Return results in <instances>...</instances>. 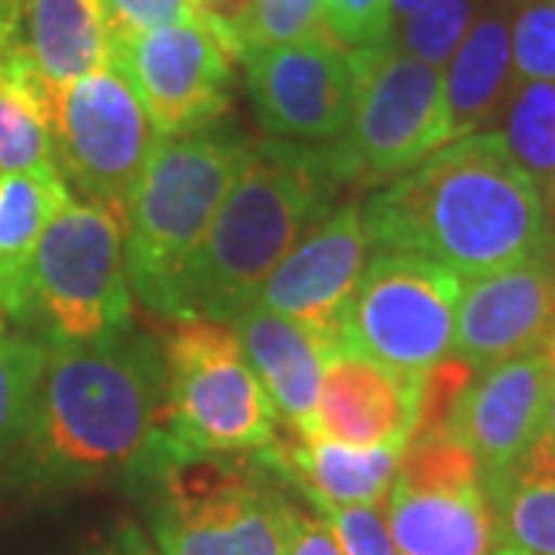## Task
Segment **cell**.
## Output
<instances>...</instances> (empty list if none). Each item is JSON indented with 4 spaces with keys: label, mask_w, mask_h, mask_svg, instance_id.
<instances>
[{
    "label": "cell",
    "mask_w": 555,
    "mask_h": 555,
    "mask_svg": "<svg viewBox=\"0 0 555 555\" xmlns=\"http://www.w3.org/2000/svg\"><path fill=\"white\" fill-rule=\"evenodd\" d=\"M100 3L108 28V53L145 31L192 22V10L185 0H100Z\"/></svg>",
    "instance_id": "obj_30"
},
{
    "label": "cell",
    "mask_w": 555,
    "mask_h": 555,
    "mask_svg": "<svg viewBox=\"0 0 555 555\" xmlns=\"http://www.w3.org/2000/svg\"><path fill=\"white\" fill-rule=\"evenodd\" d=\"M546 217H550V244L555 250V192L546 198Z\"/></svg>",
    "instance_id": "obj_37"
},
{
    "label": "cell",
    "mask_w": 555,
    "mask_h": 555,
    "mask_svg": "<svg viewBox=\"0 0 555 555\" xmlns=\"http://www.w3.org/2000/svg\"><path fill=\"white\" fill-rule=\"evenodd\" d=\"M352 120L343 137L327 142L346 185L389 182L454 142L441 68L408 56L396 40L352 50Z\"/></svg>",
    "instance_id": "obj_7"
},
{
    "label": "cell",
    "mask_w": 555,
    "mask_h": 555,
    "mask_svg": "<svg viewBox=\"0 0 555 555\" xmlns=\"http://www.w3.org/2000/svg\"><path fill=\"white\" fill-rule=\"evenodd\" d=\"M177 454L164 343L130 324L96 339L50 343L28 426L0 463L10 485L31 494L108 481L142 491Z\"/></svg>",
    "instance_id": "obj_1"
},
{
    "label": "cell",
    "mask_w": 555,
    "mask_h": 555,
    "mask_svg": "<svg viewBox=\"0 0 555 555\" xmlns=\"http://www.w3.org/2000/svg\"><path fill=\"white\" fill-rule=\"evenodd\" d=\"M555 339V250L546 247L509 269L463 281L454 358L473 371L546 352Z\"/></svg>",
    "instance_id": "obj_15"
},
{
    "label": "cell",
    "mask_w": 555,
    "mask_h": 555,
    "mask_svg": "<svg viewBox=\"0 0 555 555\" xmlns=\"http://www.w3.org/2000/svg\"><path fill=\"white\" fill-rule=\"evenodd\" d=\"M327 35L346 50L389 43L396 35L392 0H321Z\"/></svg>",
    "instance_id": "obj_29"
},
{
    "label": "cell",
    "mask_w": 555,
    "mask_h": 555,
    "mask_svg": "<svg viewBox=\"0 0 555 555\" xmlns=\"http://www.w3.org/2000/svg\"><path fill=\"white\" fill-rule=\"evenodd\" d=\"M463 278L433 259L374 250L358 278L346 346L383 364L426 374L454 358Z\"/></svg>",
    "instance_id": "obj_10"
},
{
    "label": "cell",
    "mask_w": 555,
    "mask_h": 555,
    "mask_svg": "<svg viewBox=\"0 0 555 555\" xmlns=\"http://www.w3.org/2000/svg\"><path fill=\"white\" fill-rule=\"evenodd\" d=\"M185 3L192 10V20L204 25L232 60H244L254 0H185Z\"/></svg>",
    "instance_id": "obj_32"
},
{
    "label": "cell",
    "mask_w": 555,
    "mask_h": 555,
    "mask_svg": "<svg viewBox=\"0 0 555 555\" xmlns=\"http://www.w3.org/2000/svg\"><path fill=\"white\" fill-rule=\"evenodd\" d=\"M550 383L553 367L546 352L476 371L441 429L476 456L481 476L500 473L543 438Z\"/></svg>",
    "instance_id": "obj_16"
},
{
    "label": "cell",
    "mask_w": 555,
    "mask_h": 555,
    "mask_svg": "<svg viewBox=\"0 0 555 555\" xmlns=\"http://www.w3.org/2000/svg\"><path fill=\"white\" fill-rule=\"evenodd\" d=\"M7 35L50 90L108 65L100 0H13Z\"/></svg>",
    "instance_id": "obj_20"
},
{
    "label": "cell",
    "mask_w": 555,
    "mask_h": 555,
    "mask_svg": "<svg viewBox=\"0 0 555 555\" xmlns=\"http://www.w3.org/2000/svg\"><path fill=\"white\" fill-rule=\"evenodd\" d=\"M513 78L555 83V0H506Z\"/></svg>",
    "instance_id": "obj_27"
},
{
    "label": "cell",
    "mask_w": 555,
    "mask_h": 555,
    "mask_svg": "<svg viewBox=\"0 0 555 555\" xmlns=\"http://www.w3.org/2000/svg\"><path fill=\"white\" fill-rule=\"evenodd\" d=\"M420 408L423 374L396 371L356 346H339L324 361L315 420L306 436L404 451L420 426Z\"/></svg>",
    "instance_id": "obj_17"
},
{
    "label": "cell",
    "mask_w": 555,
    "mask_h": 555,
    "mask_svg": "<svg viewBox=\"0 0 555 555\" xmlns=\"http://www.w3.org/2000/svg\"><path fill=\"white\" fill-rule=\"evenodd\" d=\"M164 361L170 438L182 454H254L281 438V416L232 324L177 321Z\"/></svg>",
    "instance_id": "obj_6"
},
{
    "label": "cell",
    "mask_w": 555,
    "mask_h": 555,
    "mask_svg": "<svg viewBox=\"0 0 555 555\" xmlns=\"http://www.w3.org/2000/svg\"><path fill=\"white\" fill-rule=\"evenodd\" d=\"M398 448H349L321 436L278 438L269 448L278 476L315 509L379 506L401 466Z\"/></svg>",
    "instance_id": "obj_19"
},
{
    "label": "cell",
    "mask_w": 555,
    "mask_h": 555,
    "mask_svg": "<svg viewBox=\"0 0 555 555\" xmlns=\"http://www.w3.org/2000/svg\"><path fill=\"white\" fill-rule=\"evenodd\" d=\"M247 93L269 137L334 142L352 120L356 65L337 40H302L244 56Z\"/></svg>",
    "instance_id": "obj_13"
},
{
    "label": "cell",
    "mask_w": 555,
    "mask_h": 555,
    "mask_svg": "<svg viewBox=\"0 0 555 555\" xmlns=\"http://www.w3.org/2000/svg\"><path fill=\"white\" fill-rule=\"evenodd\" d=\"M546 358L553 367V383H550V408H546V429H543V441L555 451V339L546 346Z\"/></svg>",
    "instance_id": "obj_35"
},
{
    "label": "cell",
    "mask_w": 555,
    "mask_h": 555,
    "mask_svg": "<svg viewBox=\"0 0 555 555\" xmlns=\"http://www.w3.org/2000/svg\"><path fill=\"white\" fill-rule=\"evenodd\" d=\"M371 259L358 201L337 207L312 225L259 287L257 302L297 321L324 346H346V318L358 278Z\"/></svg>",
    "instance_id": "obj_14"
},
{
    "label": "cell",
    "mask_w": 555,
    "mask_h": 555,
    "mask_svg": "<svg viewBox=\"0 0 555 555\" xmlns=\"http://www.w3.org/2000/svg\"><path fill=\"white\" fill-rule=\"evenodd\" d=\"M318 513L346 555H401L379 506H331Z\"/></svg>",
    "instance_id": "obj_31"
},
{
    "label": "cell",
    "mask_w": 555,
    "mask_h": 555,
    "mask_svg": "<svg viewBox=\"0 0 555 555\" xmlns=\"http://www.w3.org/2000/svg\"><path fill=\"white\" fill-rule=\"evenodd\" d=\"M496 543L555 555V451L540 438L513 466L481 476Z\"/></svg>",
    "instance_id": "obj_23"
},
{
    "label": "cell",
    "mask_w": 555,
    "mask_h": 555,
    "mask_svg": "<svg viewBox=\"0 0 555 555\" xmlns=\"http://www.w3.org/2000/svg\"><path fill=\"white\" fill-rule=\"evenodd\" d=\"M284 555H346L339 550L337 537L327 528L321 516H309L299 506L291 513V528H287V550Z\"/></svg>",
    "instance_id": "obj_33"
},
{
    "label": "cell",
    "mask_w": 555,
    "mask_h": 555,
    "mask_svg": "<svg viewBox=\"0 0 555 555\" xmlns=\"http://www.w3.org/2000/svg\"><path fill=\"white\" fill-rule=\"evenodd\" d=\"M386 521L401 555H494V516L476 456L444 429L408 441Z\"/></svg>",
    "instance_id": "obj_11"
},
{
    "label": "cell",
    "mask_w": 555,
    "mask_h": 555,
    "mask_svg": "<svg viewBox=\"0 0 555 555\" xmlns=\"http://www.w3.org/2000/svg\"><path fill=\"white\" fill-rule=\"evenodd\" d=\"M346 182L327 142H250L238 179L201 247L185 297V321L232 324L299 238L327 217Z\"/></svg>",
    "instance_id": "obj_3"
},
{
    "label": "cell",
    "mask_w": 555,
    "mask_h": 555,
    "mask_svg": "<svg viewBox=\"0 0 555 555\" xmlns=\"http://www.w3.org/2000/svg\"><path fill=\"white\" fill-rule=\"evenodd\" d=\"M302 40H334L324 28L321 0H254L244 56H250L254 50Z\"/></svg>",
    "instance_id": "obj_28"
},
{
    "label": "cell",
    "mask_w": 555,
    "mask_h": 555,
    "mask_svg": "<svg viewBox=\"0 0 555 555\" xmlns=\"http://www.w3.org/2000/svg\"><path fill=\"white\" fill-rule=\"evenodd\" d=\"M476 22V0H423L401 20V50L433 68H448Z\"/></svg>",
    "instance_id": "obj_26"
},
{
    "label": "cell",
    "mask_w": 555,
    "mask_h": 555,
    "mask_svg": "<svg viewBox=\"0 0 555 555\" xmlns=\"http://www.w3.org/2000/svg\"><path fill=\"white\" fill-rule=\"evenodd\" d=\"M130 324L124 225L96 204L72 198L38 244L25 327L47 343H80Z\"/></svg>",
    "instance_id": "obj_8"
},
{
    "label": "cell",
    "mask_w": 555,
    "mask_h": 555,
    "mask_svg": "<svg viewBox=\"0 0 555 555\" xmlns=\"http://www.w3.org/2000/svg\"><path fill=\"white\" fill-rule=\"evenodd\" d=\"M494 555H531V553H521V550H513V546H500Z\"/></svg>",
    "instance_id": "obj_38"
},
{
    "label": "cell",
    "mask_w": 555,
    "mask_h": 555,
    "mask_svg": "<svg viewBox=\"0 0 555 555\" xmlns=\"http://www.w3.org/2000/svg\"><path fill=\"white\" fill-rule=\"evenodd\" d=\"M266 451L177 454L139 494L160 555H284L294 500Z\"/></svg>",
    "instance_id": "obj_5"
},
{
    "label": "cell",
    "mask_w": 555,
    "mask_h": 555,
    "mask_svg": "<svg viewBox=\"0 0 555 555\" xmlns=\"http://www.w3.org/2000/svg\"><path fill=\"white\" fill-rule=\"evenodd\" d=\"M250 142L241 127L217 120L185 137H164L145 164L124 219V262L130 291L155 315L185 321L201 247Z\"/></svg>",
    "instance_id": "obj_4"
},
{
    "label": "cell",
    "mask_w": 555,
    "mask_h": 555,
    "mask_svg": "<svg viewBox=\"0 0 555 555\" xmlns=\"http://www.w3.org/2000/svg\"><path fill=\"white\" fill-rule=\"evenodd\" d=\"M232 331L250 367L257 371L262 389L272 398L281 426H287L291 436H306L315 420L324 361L334 349L299 327L297 321L259 302H250L238 312Z\"/></svg>",
    "instance_id": "obj_18"
},
{
    "label": "cell",
    "mask_w": 555,
    "mask_h": 555,
    "mask_svg": "<svg viewBox=\"0 0 555 555\" xmlns=\"http://www.w3.org/2000/svg\"><path fill=\"white\" fill-rule=\"evenodd\" d=\"M513 83V40L506 0L478 16L463 38L454 60L444 68V102L451 120V139L478 133L494 118Z\"/></svg>",
    "instance_id": "obj_22"
},
{
    "label": "cell",
    "mask_w": 555,
    "mask_h": 555,
    "mask_svg": "<svg viewBox=\"0 0 555 555\" xmlns=\"http://www.w3.org/2000/svg\"><path fill=\"white\" fill-rule=\"evenodd\" d=\"M506 145L521 170L534 179L543 198L555 192V83L525 80L506 112Z\"/></svg>",
    "instance_id": "obj_25"
},
{
    "label": "cell",
    "mask_w": 555,
    "mask_h": 555,
    "mask_svg": "<svg viewBox=\"0 0 555 555\" xmlns=\"http://www.w3.org/2000/svg\"><path fill=\"white\" fill-rule=\"evenodd\" d=\"M133 83L160 137H185L225 118L232 108V65L204 25L177 22L108 53Z\"/></svg>",
    "instance_id": "obj_12"
},
{
    "label": "cell",
    "mask_w": 555,
    "mask_h": 555,
    "mask_svg": "<svg viewBox=\"0 0 555 555\" xmlns=\"http://www.w3.org/2000/svg\"><path fill=\"white\" fill-rule=\"evenodd\" d=\"M83 555H155V546L145 540L137 525H118L100 543H93Z\"/></svg>",
    "instance_id": "obj_34"
},
{
    "label": "cell",
    "mask_w": 555,
    "mask_h": 555,
    "mask_svg": "<svg viewBox=\"0 0 555 555\" xmlns=\"http://www.w3.org/2000/svg\"><path fill=\"white\" fill-rule=\"evenodd\" d=\"M371 250L433 259L463 281L509 269L550 241L546 198L503 133H469L361 204Z\"/></svg>",
    "instance_id": "obj_2"
},
{
    "label": "cell",
    "mask_w": 555,
    "mask_h": 555,
    "mask_svg": "<svg viewBox=\"0 0 555 555\" xmlns=\"http://www.w3.org/2000/svg\"><path fill=\"white\" fill-rule=\"evenodd\" d=\"M420 3H423V0H392V10H396V22L408 20V16L414 13Z\"/></svg>",
    "instance_id": "obj_36"
},
{
    "label": "cell",
    "mask_w": 555,
    "mask_h": 555,
    "mask_svg": "<svg viewBox=\"0 0 555 555\" xmlns=\"http://www.w3.org/2000/svg\"><path fill=\"white\" fill-rule=\"evenodd\" d=\"M75 198L60 173H0V318L25 327L47 225Z\"/></svg>",
    "instance_id": "obj_21"
},
{
    "label": "cell",
    "mask_w": 555,
    "mask_h": 555,
    "mask_svg": "<svg viewBox=\"0 0 555 555\" xmlns=\"http://www.w3.org/2000/svg\"><path fill=\"white\" fill-rule=\"evenodd\" d=\"M56 170L68 189L124 225L130 195L158 142L155 120L118 65L50 90Z\"/></svg>",
    "instance_id": "obj_9"
},
{
    "label": "cell",
    "mask_w": 555,
    "mask_h": 555,
    "mask_svg": "<svg viewBox=\"0 0 555 555\" xmlns=\"http://www.w3.org/2000/svg\"><path fill=\"white\" fill-rule=\"evenodd\" d=\"M50 343L0 318V460L20 441L47 367Z\"/></svg>",
    "instance_id": "obj_24"
}]
</instances>
